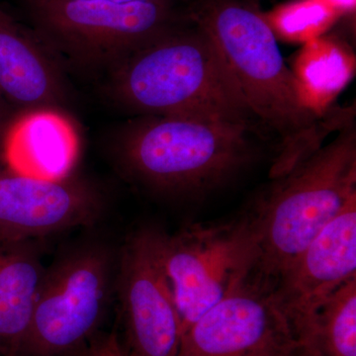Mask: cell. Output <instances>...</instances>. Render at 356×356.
<instances>
[{
  "mask_svg": "<svg viewBox=\"0 0 356 356\" xmlns=\"http://www.w3.org/2000/svg\"><path fill=\"white\" fill-rule=\"evenodd\" d=\"M26 27L65 70L104 81L142 47L191 21V0H18Z\"/></svg>",
  "mask_w": 356,
  "mask_h": 356,
  "instance_id": "277c9868",
  "label": "cell"
},
{
  "mask_svg": "<svg viewBox=\"0 0 356 356\" xmlns=\"http://www.w3.org/2000/svg\"><path fill=\"white\" fill-rule=\"evenodd\" d=\"M163 231L135 229L117 255L115 293L124 329L125 356H177L181 320L161 254Z\"/></svg>",
  "mask_w": 356,
  "mask_h": 356,
  "instance_id": "ba28073f",
  "label": "cell"
},
{
  "mask_svg": "<svg viewBox=\"0 0 356 356\" xmlns=\"http://www.w3.org/2000/svg\"><path fill=\"white\" fill-rule=\"evenodd\" d=\"M334 8L339 14L353 13L355 9L356 0H321Z\"/></svg>",
  "mask_w": 356,
  "mask_h": 356,
  "instance_id": "d6986e66",
  "label": "cell"
},
{
  "mask_svg": "<svg viewBox=\"0 0 356 356\" xmlns=\"http://www.w3.org/2000/svg\"><path fill=\"white\" fill-rule=\"evenodd\" d=\"M161 254L184 332L254 273L257 238L252 214L195 224L168 235Z\"/></svg>",
  "mask_w": 356,
  "mask_h": 356,
  "instance_id": "52a82bcc",
  "label": "cell"
},
{
  "mask_svg": "<svg viewBox=\"0 0 356 356\" xmlns=\"http://www.w3.org/2000/svg\"><path fill=\"white\" fill-rule=\"evenodd\" d=\"M55 1H70V0H55ZM114 1H185V0H114Z\"/></svg>",
  "mask_w": 356,
  "mask_h": 356,
  "instance_id": "44dd1931",
  "label": "cell"
},
{
  "mask_svg": "<svg viewBox=\"0 0 356 356\" xmlns=\"http://www.w3.org/2000/svg\"><path fill=\"white\" fill-rule=\"evenodd\" d=\"M339 14L321 0H295L264 15L274 34L288 41L306 42L320 37Z\"/></svg>",
  "mask_w": 356,
  "mask_h": 356,
  "instance_id": "e0dca14e",
  "label": "cell"
},
{
  "mask_svg": "<svg viewBox=\"0 0 356 356\" xmlns=\"http://www.w3.org/2000/svg\"><path fill=\"white\" fill-rule=\"evenodd\" d=\"M74 356H125L120 337L116 332H98Z\"/></svg>",
  "mask_w": 356,
  "mask_h": 356,
  "instance_id": "ac0fdd59",
  "label": "cell"
},
{
  "mask_svg": "<svg viewBox=\"0 0 356 356\" xmlns=\"http://www.w3.org/2000/svg\"><path fill=\"white\" fill-rule=\"evenodd\" d=\"M252 129L189 117L139 116L122 129L115 159L129 181L166 198H195L254 158Z\"/></svg>",
  "mask_w": 356,
  "mask_h": 356,
  "instance_id": "3957f363",
  "label": "cell"
},
{
  "mask_svg": "<svg viewBox=\"0 0 356 356\" xmlns=\"http://www.w3.org/2000/svg\"><path fill=\"white\" fill-rule=\"evenodd\" d=\"M37 243L0 235V356H25L47 268Z\"/></svg>",
  "mask_w": 356,
  "mask_h": 356,
  "instance_id": "5bb4252c",
  "label": "cell"
},
{
  "mask_svg": "<svg viewBox=\"0 0 356 356\" xmlns=\"http://www.w3.org/2000/svg\"><path fill=\"white\" fill-rule=\"evenodd\" d=\"M177 356H315L254 273L184 332Z\"/></svg>",
  "mask_w": 356,
  "mask_h": 356,
  "instance_id": "9c48e42d",
  "label": "cell"
},
{
  "mask_svg": "<svg viewBox=\"0 0 356 356\" xmlns=\"http://www.w3.org/2000/svg\"><path fill=\"white\" fill-rule=\"evenodd\" d=\"M117 255L79 245L47 267L25 356H74L98 334L115 293Z\"/></svg>",
  "mask_w": 356,
  "mask_h": 356,
  "instance_id": "8992f818",
  "label": "cell"
},
{
  "mask_svg": "<svg viewBox=\"0 0 356 356\" xmlns=\"http://www.w3.org/2000/svg\"><path fill=\"white\" fill-rule=\"evenodd\" d=\"M96 187L74 175L38 179L0 168V235L38 241L79 227H91L104 213Z\"/></svg>",
  "mask_w": 356,
  "mask_h": 356,
  "instance_id": "8fae6325",
  "label": "cell"
},
{
  "mask_svg": "<svg viewBox=\"0 0 356 356\" xmlns=\"http://www.w3.org/2000/svg\"><path fill=\"white\" fill-rule=\"evenodd\" d=\"M110 100L138 116L238 124L257 118L209 33L193 20L134 51L104 79Z\"/></svg>",
  "mask_w": 356,
  "mask_h": 356,
  "instance_id": "7a4b0ae2",
  "label": "cell"
},
{
  "mask_svg": "<svg viewBox=\"0 0 356 356\" xmlns=\"http://www.w3.org/2000/svg\"><path fill=\"white\" fill-rule=\"evenodd\" d=\"M274 184L250 212L257 238L254 273L274 287L287 267L356 196V134L346 125Z\"/></svg>",
  "mask_w": 356,
  "mask_h": 356,
  "instance_id": "5b68a950",
  "label": "cell"
},
{
  "mask_svg": "<svg viewBox=\"0 0 356 356\" xmlns=\"http://www.w3.org/2000/svg\"><path fill=\"white\" fill-rule=\"evenodd\" d=\"M355 65V58L343 46L320 36L306 42L292 72L311 106L325 114L331 110L329 103L350 81Z\"/></svg>",
  "mask_w": 356,
  "mask_h": 356,
  "instance_id": "9a60e30c",
  "label": "cell"
},
{
  "mask_svg": "<svg viewBox=\"0 0 356 356\" xmlns=\"http://www.w3.org/2000/svg\"><path fill=\"white\" fill-rule=\"evenodd\" d=\"M7 168L38 179L60 180L74 172L81 139L65 112L26 111L11 122L2 140Z\"/></svg>",
  "mask_w": 356,
  "mask_h": 356,
  "instance_id": "4fadbf2b",
  "label": "cell"
},
{
  "mask_svg": "<svg viewBox=\"0 0 356 356\" xmlns=\"http://www.w3.org/2000/svg\"><path fill=\"white\" fill-rule=\"evenodd\" d=\"M191 16L221 49L257 122L277 135L271 179L286 175L330 134L348 125L346 115L321 114L311 106L275 34L254 6L242 0H192Z\"/></svg>",
  "mask_w": 356,
  "mask_h": 356,
  "instance_id": "6da1fadb",
  "label": "cell"
},
{
  "mask_svg": "<svg viewBox=\"0 0 356 356\" xmlns=\"http://www.w3.org/2000/svg\"><path fill=\"white\" fill-rule=\"evenodd\" d=\"M0 95L26 111L64 112L70 98L64 67L31 30L1 6Z\"/></svg>",
  "mask_w": 356,
  "mask_h": 356,
  "instance_id": "7c38bea8",
  "label": "cell"
},
{
  "mask_svg": "<svg viewBox=\"0 0 356 356\" xmlns=\"http://www.w3.org/2000/svg\"><path fill=\"white\" fill-rule=\"evenodd\" d=\"M312 346L317 356H356V278L332 293L318 309Z\"/></svg>",
  "mask_w": 356,
  "mask_h": 356,
  "instance_id": "2e32d148",
  "label": "cell"
},
{
  "mask_svg": "<svg viewBox=\"0 0 356 356\" xmlns=\"http://www.w3.org/2000/svg\"><path fill=\"white\" fill-rule=\"evenodd\" d=\"M2 96L0 95V140H3L4 135H6L7 129H8V117H7V111L6 106H4L3 102H2Z\"/></svg>",
  "mask_w": 356,
  "mask_h": 356,
  "instance_id": "ffe728a7",
  "label": "cell"
},
{
  "mask_svg": "<svg viewBox=\"0 0 356 356\" xmlns=\"http://www.w3.org/2000/svg\"><path fill=\"white\" fill-rule=\"evenodd\" d=\"M356 278V196L287 267L273 295L295 334L314 353L312 334L318 309Z\"/></svg>",
  "mask_w": 356,
  "mask_h": 356,
  "instance_id": "30bf717a",
  "label": "cell"
}]
</instances>
